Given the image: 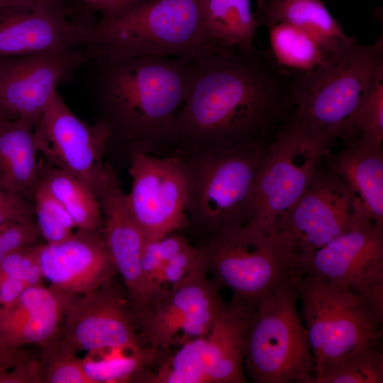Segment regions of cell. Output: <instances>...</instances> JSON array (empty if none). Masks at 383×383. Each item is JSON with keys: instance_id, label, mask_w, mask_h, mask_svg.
I'll use <instances>...</instances> for the list:
<instances>
[{"instance_id": "cell-45", "label": "cell", "mask_w": 383, "mask_h": 383, "mask_svg": "<svg viewBox=\"0 0 383 383\" xmlns=\"http://www.w3.org/2000/svg\"><path fill=\"white\" fill-rule=\"evenodd\" d=\"M1 306V301H0V306Z\"/></svg>"}, {"instance_id": "cell-29", "label": "cell", "mask_w": 383, "mask_h": 383, "mask_svg": "<svg viewBox=\"0 0 383 383\" xmlns=\"http://www.w3.org/2000/svg\"><path fill=\"white\" fill-rule=\"evenodd\" d=\"M380 345L364 347L331 362L315 373L313 383H382Z\"/></svg>"}, {"instance_id": "cell-23", "label": "cell", "mask_w": 383, "mask_h": 383, "mask_svg": "<svg viewBox=\"0 0 383 383\" xmlns=\"http://www.w3.org/2000/svg\"><path fill=\"white\" fill-rule=\"evenodd\" d=\"M255 16L267 28L285 23L315 37L333 52L356 43L347 35L321 0H256Z\"/></svg>"}, {"instance_id": "cell-10", "label": "cell", "mask_w": 383, "mask_h": 383, "mask_svg": "<svg viewBox=\"0 0 383 383\" xmlns=\"http://www.w3.org/2000/svg\"><path fill=\"white\" fill-rule=\"evenodd\" d=\"M206 273L151 294L131 317L142 343L158 352L206 335L224 302Z\"/></svg>"}, {"instance_id": "cell-14", "label": "cell", "mask_w": 383, "mask_h": 383, "mask_svg": "<svg viewBox=\"0 0 383 383\" xmlns=\"http://www.w3.org/2000/svg\"><path fill=\"white\" fill-rule=\"evenodd\" d=\"M89 58L87 49L0 57V115L34 129L57 85Z\"/></svg>"}, {"instance_id": "cell-20", "label": "cell", "mask_w": 383, "mask_h": 383, "mask_svg": "<svg viewBox=\"0 0 383 383\" xmlns=\"http://www.w3.org/2000/svg\"><path fill=\"white\" fill-rule=\"evenodd\" d=\"M256 304L233 297L224 303L209 332L192 340L205 383L248 382L244 344Z\"/></svg>"}, {"instance_id": "cell-3", "label": "cell", "mask_w": 383, "mask_h": 383, "mask_svg": "<svg viewBox=\"0 0 383 383\" xmlns=\"http://www.w3.org/2000/svg\"><path fill=\"white\" fill-rule=\"evenodd\" d=\"M202 0H139L101 13L92 33L91 59L182 57L200 60L220 52L201 22Z\"/></svg>"}, {"instance_id": "cell-35", "label": "cell", "mask_w": 383, "mask_h": 383, "mask_svg": "<svg viewBox=\"0 0 383 383\" xmlns=\"http://www.w3.org/2000/svg\"><path fill=\"white\" fill-rule=\"evenodd\" d=\"M40 238L35 221L8 223L0 232V262L14 250L40 243Z\"/></svg>"}, {"instance_id": "cell-2", "label": "cell", "mask_w": 383, "mask_h": 383, "mask_svg": "<svg viewBox=\"0 0 383 383\" xmlns=\"http://www.w3.org/2000/svg\"><path fill=\"white\" fill-rule=\"evenodd\" d=\"M96 60L100 65L96 95L104 113L101 120L110 126L113 136L146 152L170 145L174 119L189 94L199 60L138 57Z\"/></svg>"}, {"instance_id": "cell-33", "label": "cell", "mask_w": 383, "mask_h": 383, "mask_svg": "<svg viewBox=\"0 0 383 383\" xmlns=\"http://www.w3.org/2000/svg\"><path fill=\"white\" fill-rule=\"evenodd\" d=\"M199 273L207 274L204 255L198 245L189 242L166 261L149 296L160 289L172 287Z\"/></svg>"}, {"instance_id": "cell-7", "label": "cell", "mask_w": 383, "mask_h": 383, "mask_svg": "<svg viewBox=\"0 0 383 383\" xmlns=\"http://www.w3.org/2000/svg\"><path fill=\"white\" fill-rule=\"evenodd\" d=\"M198 246L211 279L250 304L297 276L296 257L281 238L250 224L222 231Z\"/></svg>"}, {"instance_id": "cell-25", "label": "cell", "mask_w": 383, "mask_h": 383, "mask_svg": "<svg viewBox=\"0 0 383 383\" xmlns=\"http://www.w3.org/2000/svg\"><path fill=\"white\" fill-rule=\"evenodd\" d=\"M201 22L206 38L218 50L252 45L260 26L251 0H202Z\"/></svg>"}, {"instance_id": "cell-5", "label": "cell", "mask_w": 383, "mask_h": 383, "mask_svg": "<svg viewBox=\"0 0 383 383\" xmlns=\"http://www.w3.org/2000/svg\"><path fill=\"white\" fill-rule=\"evenodd\" d=\"M383 76V38L349 46L325 65L294 75L291 120L309 133L339 138L350 118Z\"/></svg>"}, {"instance_id": "cell-4", "label": "cell", "mask_w": 383, "mask_h": 383, "mask_svg": "<svg viewBox=\"0 0 383 383\" xmlns=\"http://www.w3.org/2000/svg\"><path fill=\"white\" fill-rule=\"evenodd\" d=\"M267 147L257 142L230 148L174 151L185 180L188 226L206 239L249 223L257 174Z\"/></svg>"}, {"instance_id": "cell-43", "label": "cell", "mask_w": 383, "mask_h": 383, "mask_svg": "<svg viewBox=\"0 0 383 383\" xmlns=\"http://www.w3.org/2000/svg\"><path fill=\"white\" fill-rule=\"evenodd\" d=\"M139 0H111L101 12L113 10Z\"/></svg>"}, {"instance_id": "cell-31", "label": "cell", "mask_w": 383, "mask_h": 383, "mask_svg": "<svg viewBox=\"0 0 383 383\" xmlns=\"http://www.w3.org/2000/svg\"><path fill=\"white\" fill-rule=\"evenodd\" d=\"M357 137L382 143L383 76L378 79L368 97L339 135L345 143Z\"/></svg>"}, {"instance_id": "cell-34", "label": "cell", "mask_w": 383, "mask_h": 383, "mask_svg": "<svg viewBox=\"0 0 383 383\" xmlns=\"http://www.w3.org/2000/svg\"><path fill=\"white\" fill-rule=\"evenodd\" d=\"M360 299L367 313L382 328L383 324V261L370 268L350 289Z\"/></svg>"}, {"instance_id": "cell-9", "label": "cell", "mask_w": 383, "mask_h": 383, "mask_svg": "<svg viewBox=\"0 0 383 383\" xmlns=\"http://www.w3.org/2000/svg\"><path fill=\"white\" fill-rule=\"evenodd\" d=\"M296 286L316 372L358 349L380 345L382 328L350 289L311 275H300Z\"/></svg>"}, {"instance_id": "cell-11", "label": "cell", "mask_w": 383, "mask_h": 383, "mask_svg": "<svg viewBox=\"0 0 383 383\" xmlns=\"http://www.w3.org/2000/svg\"><path fill=\"white\" fill-rule=\"evenodd\" d=\"M94 13L72 1L52 5H0V57L87 49Z\"/></svg>"}, {"instance_id": "cell-12", "label": "cell", "mask_w": 383, "mask_h": 383, "mask_svg": "<svg viewBox=\"0 0 383 383\" xmlns=\"http://www.w3.org/2000/svg\"><path fill=\"white\" fill-rule=\"evenodd\" d=\"M130 155V192L126 202L145 240L187 228L186 186L174 152L159 157L140 149Z\"/></svg>"}, {"instance_id": "cell-38", "label": "cell", "mask_w": 383, "mask_h": 383, "mask_svg": "<svg viewBox=\"0 0 383 383\" xmlns=\"http://www.w3.org/2000/svg\"><path fill=\"white\" fill-rule=\"evenodd\" d=\"M40 244L28 248L18 270L15 272L21 277L28 287L42 284L43 276L39 260Z\"/></svg>"}, {"instance_id": "cell-37", "label": "cell", "mask_w": 383, "mask_h": 383, "mask_svg": "<svg viewBox=\"0 0 383 383\" xmlns=\"http://www.w3.org/2000/svg\"><path fill=\"white\" fill-rule=\"evenodd\" d=\"M43 360L40 355H33L26 362L0 372V383H42Z\"/></svg>"}, {"instance_id": "cell-24", "label": "cell", "mask_w": 383, "mask_h": 383, "mask_svg": "<svg viewBox=\"0 0 383 383\" xmlns=\"http://www.w3.org/2000/svg\"><path fill=\"white\" fill-rule=\"evenodd\" d=\"M38 154L33 128L0 115V180L32 203L40 179Z\"/></svg>"}, {"instance_id": "cell-30", "label": "cell", "mask_w": 383, "mask_h": 383, "mask_svg": "<svg viewBox=\"0 0 383 383\" xmlns=\"http://www.w3.org/2000/svg\"><path fill=\"white\" fill-rule=\"evenodd\" d=\"M33 204L35 222L45 243H60L74 232L73 220L40 179Z\"/></svg>"}, {"instance_id": "cell-15", "label": "cell", "mask_w": 383, "mask_h": 383, "mask_svg": "<svg viewBox=\"0 0 383 383\" xmlns=\"http://www.w3.org/2000/svg\"><path fill=\"white\" fill-rule=\"evenodd\" d=\"M355 215L353 196L333 172L317 173L280 220L276 235L298 257L348 231Z\"/></svg>"}, {"instance_id": "cell-44", "label": "cell", "mask_w": 383, "mask_h": 383, "mask_svg": "<svg viewBox=\"0 0 383 383\" xmlns=\"http://www.w3.org/2000/svg\"><path fill=\"white\" fill-rule=\"evenodd\" d=\"M8 223H10V222H8ZM8 223H4V224L0 225V232L1 231V230L4 228V226H5Z\"/></svg>"}, {"instance_id": "cell-18", "label": "cell", "mask_w": 383, "mask_h": 383, "mask_svg": "<svg viewBox=\"0 0 383 383\" xmlns=\"http://www.w3.org/2000/svg\"><path fill=\"white\" fill-rule=\"evenodd\" d=\"M39 260L50 287L75 296L99 288L116 272L100 231L77 229L60 243H41Z\"/></svg>"}, {"instance_id": "cell-16", "label": "cell", "mask_w": 383, "mask_h": 383, "mask_svg": "<svg viewBox=\"0 0 383 383\" xmlns=\"http://www.w3.org/2000/svg\"><path fill=\"white\" fill-rule=\"evenodd\" d=\"M58 338L59 348L77 355L102 348L143 345L133 323L127 298L112 279L69 303Z\"/></svg>"}, {"instance_id": "cell-36", "label": "cell", "mask_w": 383, "mask_h": 383, "mask_svg": "<svg viewBox=\"0 0 383 383\" xmlns=\"http://www.w3.org/2000/svg\"><path fill=\"white\" fill-rule=\"evenodd\" d=\"M33 221V204L0 180V225L8 222Z\"/></svg>"}, {"instance_id": "cell-41", "label": "cell", "mask_w": 383, "mask_h": 383, "mask_svg": "<svg viewBox=\"0 0 383 383\" xmlns=\"http://www.w3.org/2000/svg\"><path fill=\"white\" fill-rule=\"evenodd\" d=\"M93 13L101 12L111 0H69Z\"/></svg>"}, {"instance_id": "cell-42", "label": "cell", "mask_w": 383, "mask_h": 383, "mask_svg": "<svg viewBox=\"0 0 383 383\" xmlns=\"http://www.w3.org/2000/svg\"><path fill=\"white\" fill-rule=\"evenodd\" d=\"M68 1L69 0H0V5H52L62 4Z\"/></svg>"}, {"instance_id": "cell-28", "label": "cell", "mask_w": 383, "mask_h": 383, "mask_svg": "<svg viewBox=\"0 0 383 383\" xmlns=\"http://www.w3.org/2000/svg\"><path fill=\"white\" fill-rule=\"evenodd\" d=\"M157 353L145 345L102 348L87 352L82 361L93 383H124L133 382Z\"/></svg>"}, {"instance_id": "cell-8", "label": "cell", "mask_w": 383, "mask_h": 383, "mask_svg": "<svg viewBox=\"0 0 383 383\" xmlns=\"http://www.w3.org/2000/svg\"><path fill=\"white\" fill-rule=\"evenodd\" d=\"M331 143L290 119L267 145L260 165L248 224L276 234L283 216L317 174L318 164Z\"/></svg>"}, {"instance_id": "cell-27", "label": "cell", "mask_w": 383, "mask_h": 383, "mask_svg": "<svg viewBox=\"0 0 383 383\" xmlns=\"http://www.w3.org/2000/svg\"><path fill=\"white\" fill-rule=\"evenodd\" d=\"M40 179L61 204L77 229L103 231V217L95 193L71 174L40 158Z\"/></svg>"}, {"instance_id": "cell-13", "label": "cell", "mask_w": 383, "mask_h": 383, "mask_svg": "<svg viewBox=\"0 0 383 383\" xmlns=\"http://www.w3.org/2000/svg\"><path fill=\"white\" fill-rule=\"evenodd\" d=\"M33 134L37 149L48 163L76 177L95 193L106 165L104 155L113 137L107 123H85L56 91Z\"/></svg>"}, {"instance_id": "cell-1", "label": "cell", "mask_w": 383, "mask_h": 383, "mask_svg": "<svg viewBox=\"0 0 383 383\" xmlns=\"http://www.w3.org/2000/svg\"><path fill=\"white\" fill-rule=\"evenodd\" d=\"M294 79L255 43L199 60L170 145L187 152L265 143L292 117Z\"/></svg>"}, {"instance_id": "cell-22", "label": "cell", "mask_w": 383, "mask_h": 383, "mask_svg": "<svg viewBox=\"0 0 383 383\" xmlns=\"http://www.w3.org/2000/svg\"><path fill=\"white\" fill-rule=\"evenodd\" d=\"M331 164L351 192L356 213L383 226L382 143L355 138L332 157Z\"/></svg>"}, {"instance_id": "cell-21", "label": "cell", "mask_w": 383, "mask_h": 383, "mask_svg": "<svg viewBox=\"0 0 383 383\" xmlns=\"http://www.w3.org/2000/svg\"><path fill=\"white\" fill-rule=\"evenodd\" d=\"M72 299L52 287H27L13 303L0 306V343L21 348L55 340Z\"/></svg>"}, {"instance_id": "cell-26", "label": "cell", "mask_w": 383, "mask_h": 383, "mask_svg": "<svg viewBox=\"0 0 383 383\" xmlns=\"http://www.w3.org/2000/svg\"><path fill=\"white\" fill-rule=\"evenodd\" d=\"M267 29L268 51L276 65L289 74L313 71L338 53L329 50L311 34L299 28L277 23Z\"/></svg>"}, {"instance_id": "cell-19", "label": "cell", "mask_w": 383, "mask_h": 383, "mask_svg": "<svg viewBox=\"0 0 383 383\" xmlns=\"http://www.w3.org/2000/svg\"><path fill=\"white\" fill-rule=\"evenodd\" d=\"M383 261V226L355 213L350 228L322 247L296 258V273L351 289Z\"/></svg>"}, {"instance_id": "cell-32", "label": "cell", "mask_w": 383, "mask_h": 383, "mask_svg": "<svg viewBox=\"0 0 383 383\" xmlns=\"http://www.w3.org/2000/svg\"><path fill=\"white\" fill-rule=\"evenodd\" d=\"M58 338L40 347L43 365L42 383H93L82 359L61 350Z\"/></svg>"}, {"instance_id": "cell-17", "label": "cell", "mask_w": 383, "mask_h": 383, "mask_svg": "<svg viewBox=\"0 0 383 383\" xmlns=\"http://www.w3.org/2000/svg\"><path fill=\"white\" fill-rule=\"evenodd\" d=\"M95 194L103 217V235L116 272L126 287L131 311L140 309L146 301L141 269L145 238L129 211L125 193L111 165H105Z\"/></svg>"}, {"instance_id": "cell-40", "label": "cell", "mask_w": 383, "mask_h": 383, "mask_svg": "<svg viewBox=\"0 0 383 383\" xmlns=\"http://www.w3.org/2000/svg\"><path fill=\"white\" fill-rule=\"evenodd\" d=\"M33 355L32 353L23 348H12L0 343V372L26 362Z\"/></svg>"}, {"instance_id": "cell-6", "label": "cell", "mask_w": 383, "mask_h": 383, "mask_svg": "<svg viewBox=\"0 0 383 383\" xmlns=\"http://www.w3.org/2000/svg\"><path fill=\"white\" fill-rule=\"evenodd\" d=\"M298 300L292 279L257 301L244 344V371L252 382H313L315 360Z\"/></svg>"}, {"instance_id": "cell-39", "label": "cell", "mask_w": 383, "mask_h": 383, "mask_svg": "<svg viewBox=\"0 0 383 383\" xmlns=\"http://www.w3.org/2000/svg\"><path fill=\"white\" fill-rule=\"evenodd\" d=\"M28 287L21 277L13 273L0 280V301L7 306L16 301Z\"/></svg>"}]
</instances>
